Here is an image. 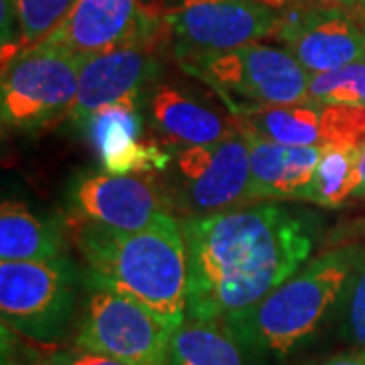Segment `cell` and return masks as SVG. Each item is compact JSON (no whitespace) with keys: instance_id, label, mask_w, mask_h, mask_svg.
<instances>
[{"instance_id":"11","label":"cell","mask_w":365,"mask_h":365,"mask_svg":"<svg viewBox=\"0 0 365 365\" xmlns=\"http://www.w3.org/2000/svg\"><path fill=\"white\" fill-rule=\"evenodd\" d=\"M274 39L311 76L364 61V26L351 14L317 0H299L280 11Z\"/></svg>"},{"instance_id":"13","label":"cell","mask_w":365,"mask_h":365,"mask_svg":"<svg viewBox=\"0 0 365 365\" xmlns=\"http://www.w3.org/2000/svg\"><path fill=\"white\" fill-rule=\"evenodd\" d=\"M76 220L114 230H143L163 213H173L165 185L153 175H81L71 187Z\"/></svg>"},{"instance_id":"28","label":"cell","mask_w":365,"mask_h":365,"mask_svg":"<svg viewBox=\"0 0 365 365\" xmlns=\"http://www.w3.org/2000/svg\"><path fill=\"white\" fill-rule=\"evenodd\" d=\"M319 365H365V349L353 353H341V355H335V357H331V359H327V361Z\"/></svg>"},{"instance_id":"18","label":"cell","mask_w":365,"mask_h":365,"mask_svg":"<svg viewBox=\"0 0 365 365\" xmlns=\"http://www.w3.org/2000/svg\"><path fill=\"white\" fill-rule=\"evenodd\" d=\"M66 240L55 220L35 215L25 203L4 201L0 207V260H51L63 256Z\"/></svg>"},{"instance_id":"1","label":"cell","mask_w":365,"mask_h":365,"mask_svg":"<svg viewBox=\"0 0 365 365\" xmlns=\"http://www.w3.org/2000/svg\"><path fill=\"white\" fill-rule=\"evenodd\" d=\"M189 262L187 319L225 321L248 311L307 264L309 222L276 203L181 217Z\"/></svg>"},{"instance_id":"26","label":"cell","mask_w":365,"mask_h":365,"mask_svg":"<svg viewBox=\"0 0 365 365\" xmlns=\"http://www.w3.org/2000/svg\"><path fill=\"white\" fill-rule=\"evenodd\" d=\"M317 2L341 9V11L351 14L359 25H365V0H317Z\"/></svg>"},{"instance_id":"30","label":"cell","mask_w":365,"mask_h":365,"mask_svg":"<svg viewBox=\"0 0 365 365\" xmlns=\"http://www.w3.org/2000/svg\"><path fill=\"white\" fill-rule=\"evenodd\" d=\"M144 4H150V2H155V0H143Z\"/></svg>"},{"instance_id":"19","label":"cell","mask_w":365,"mask_h":365,"mask_svg":"<svg viewBox=\"0 0 365 365\" xmlns=\"http://www.w3.org/2000/svg\"><path fill=\"white\" fill-rule=\"evenodd\" d=\"M242 349L220 321L185 319L170 337L167 365H244Z\"/></svg>"},{"instance_id":"17","label":"cell","mask_w":365,"mask_h":365,"mask_svg":"<svg viewBox=\"0 0 365 365\" xmlns=\"http://www.w3.org/2000/svg\"><path fill=\"white\" fill-rule=\"evenodd\" d=\"M237 128L248 140L252 203L302 201L323 146H290L268 140L248 128Z\"/></svg>"},{"instance_id":"8","label":"cell","mask_w":365,"mask_h":365,"mask_svg":"<svg viewBox=\"0 0 365 365\" xmlns=\"http://www.w3.org/2000/svg\"><path fill=\"white\" fill-rule=\"evenodd\" d=\"M150 6L177 61L274 39L280 23V11L246 0H155Z\"/></svg>"},{"instance_id":"9","label":"cell","mask_w":365,"mask_h":365,"mask_svg":"<svg viewBox=\"0 0 365 365\" xmlns=\"http://www.w3.org/2000/svg\"><path fill=\"white\" fill-rule=\"evenodd\" d=\"M175 331L136 300L88 274L76 345L126 365H167Z\"/></svg>"},{"instance_id":"15","label":"cell","mask_w":365,"mask_h":365,"mask_svg":"<svg viewBox=\"0 0 365 365\" xmlns=\"http://www.w3.org/2000/svg\"><path fill=\"white\" fill-rule=\"evenodd\" d=\"M144 93L128 96L96 112L86 124L88 140L98 153L106 173L112 175H150L169 167L170 155L158 144L144 143Z\"/></svg>"},{"instance_id":"4","label":"cell","mask_w":365,"mask_h":365,"mask_svg":"<svg viewBox=\"0 0 365 365\" xmlns=\"http://www.w3.org/2000/svg\"><path fill=\"white\" fill-rule=\"evenodd\" d=\"M185 73L215 90L223 102L290 106L309 102L311 73L288 49L260 41L230 51L201 53L177 61Z\"/></svg>"},{"instance_id":"7","label":"cell","mask_w":365,"mask_h":365,"mask_svg":"<svg viewBox=\"0 0 365 365\" xmlns=\"http://www.w3.org/2000/svg\"><path fill=\"white\" fill-rule=\"evenodd\" d=\"M165 173L170 209L182 217L252 203L250 148L240 128L222 140L181 148Z\"/></svg>"},{"instance_id":"5","label":"cell","mask_w":365,"mask_h":365,"mask_svg":"<svg viewBox=\"0 0 365 365\" xmlns=\"http://www.w3.org/2000/svg\"><path fill=\"white\" fill-rule=\"evenodd\" d=\"M83 57L39 41L2 63V126L35 132L69 116Z\"/></svg>"},{"instance_id":"22","label":"cell","mask_w":365,"mask_h":365,"mask_svg":"<svg viewBox=\"0 0 365 365\" xmlns=\"http://www.w3.org/2000/svg\"><path fill=\"white\" fill-rule=\"evenodd\" d=\"M78 0H14L19 16V47L26 49L43 41Z\"/></svg>"},{"instance_id":"12","label":"cell","mask_w":365,"mask_h":365,"mask_svg":"<svg viewBox=\"0 0 365 365\" xmlns=\"http://www.w3.org/2000/svg\"><path fill=\"white\" fill-rule=\"evenodd\" d=\"M242 128L268 140L290 146L361 144L365 140V110L309 100L290 106H254L227 100Z\"/></svg>"},{"instance_id":"21","label":"cell","mask_w":365,"mask_h":365,"mask_svg":"<svg viewBox=\"0 0 365 365\" xmlns=\"http://www.w3.org/2000/svg\"><path fill=\"white\" fill-rule=\"evenodd\" d=\"M309 96L317 102L365 110V61H357L321 76H311Z\"/></svg>"},{"instance_id":"20","label":"cell","mask_w":365,"mask_h":365,"mask_svg":"<svg viewBox=\"0 0 365 365\" xmlns=\"http://www.w3.org/2000/svg\"><path fill=\"white\" fill-rule=\"evenodd\" d=\"M357 158L359 144L323 146V155L302 201H311L327 209L349 205L357 189Z\"/></svg>"},{"instance_id":"29","label":"cell","mask_w":365,"mask_h":365,"mask_svg":"<svg viewBox=\"0 0 365 365\" xmlns=\"http://www.w3.org/2000/svg\"><path fill=\"white\" fill-rule=\"evenodd\" d=\"M246 2H256V4H264V6H270V9H276V11H284L287 6L299 2V0H246Z\"/></svg>"},{"instance_id":"27","label":"cell","mask_w":365,"mask_h":365,"mask_svg":"<svg viewBox=\"0 0 365 365\" xmlns=\"http://www.w3.org/2000/svg\"><path fill=\"white\" fill-rule=\"evenodd\" d=\"M365 199V140L359 144V158H357V189L353 201H364Z\"/></svg>"},{"instance_id":"10","label":"cell","mask_w":365,"mask_h":365,"mask_svg":"<svg viewBox=\"0 0 365 365\" xmlns=\"http://www.w3.org/2000/svg\"><path fill=\"white\" fill-rule=\"evenodd\" d=\"M43 41L81 57L134 45L167 47L158 14L143 0H78Z\"/></svg>"},{"instance_id":"3","label":"cell","mask_w":365,"mask_h":365,"mask_svg":"<svg viewBox=\"0 0 365 365\" xmlns=\"http://www.w3.org/2000/svg\"><path fill=\"white\" fill-rule=\"evenodd\" d=\"M364 252V244L327 250L248 311L222 323L244 349L287 357L313 339L339 307L347 280Z\"/></svg>"},{"instance_id":"31","label":"cell","mask_w":365,"mask_h":365,"mask_svg":"<svg viewBox=\"0 0 365 365\" xmlns=\"http://www.w3.org/2000/svg\"><path fill=\"white\" fill-rule=\"evenodd\" d=\"M364 37H365V25H364ZM364 61H365V55H364Z\"/></svg>"},{"instance_id":"16","label":"cell","mask_w":365,"mask_h":365,"mask_svg":"<svg viewBox=\"0 0 365 365\" xmlns=\"http://www.w3.org/2000/svg\"><path fill=\"white\" fill-rule=\"evenodd\" d=\"M144 106L150 126L181 148L222 140L237 128L235 118H225L197 91L177 83H157Z\"/></svg>"},{"instance_id":"25","label":"cell","mask_w":365,"mask_h":365,"mask_svg":"<svg viewBox=\"0 0 365 365\" xmlns=\"http://www.w3.org/2000/svg\"><path fill=\"white\" fill-rule=\"evenodd\" d=\"M365 242V215L357 220L337 223L329 234L325 235V248H337L347 244H364Z\"/></svg>"},{"instance_id":"2","label":"cell","mask_w":365,"mask_h":365,"mask_svg":"<svg viewBox=\"0 0 365 365\" xmlns=\"http://www.w3.org/2000/svg\"><path fill=\"white\" fill-rule=\"evenodd\" d=\"M71 235L91 278L136 300L170 331L185 323L189 262L181 220L163 213L132 232L73 220Z\"/></svg>"},{"instance_id":"23","label":"cell","mask_w":365,"mask_h":365,"mask_svg":"<svg viewBox=\"0 0 365 365\" xmlns=\"http://www.w3.org/2000/svg\"><path fill=\"white\" fill-rule=\"evenodd\" d=\"M339 309L341 331L345 339L365 349V252L347 280Z\"/></svg>"},{"instance_id":"14","label":"cell","mask_w":365,"mask_h":365,"mask_svg":"<svg viewBox=\"0 0 365 365\" xmlns=\"http://www.w3.org/2000/svg\"><path fill=\"white\" fill-rule=\"evenodd\" d=\"M160 49L155 45H134L83 57L78 96L67 116L69 126L86 130L88 120L102 108L153 90L163 73Z\"/></svg>"},{"instance_id":"6","label":"cell","mask_w":365,"mask_h":365,"mask_svg":"<svg viewBox=\"0 0 365 365\" xmlns=\"http://www.w3.org/2000/svg\"><path fill=\"white\" fill-rule=\"evenodd\" d=\"M76 270L66 256L0 262L2 323L25 339L41 345L63 339L76 309Z\"/></svg>"},{"instance_id":"24","label":"cell","mask_w":365,"mask_h":365,"mask_svg":"<svg viewBox=\"0 0 365 365\" xmlns=\"http://www.w3.org/2000/svg\"><path fill=\"white\" fill-rule=\"evenodd\" d=\"M35 365H126L116 361L108 355L90 351L83 347H69V349H57V351L47 353L37 359Z\"/></svg>"}]
</instances>
